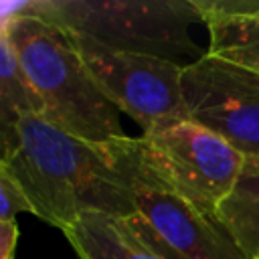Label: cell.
Returning a JSON list of instances; mask_svg holds the SVG:
<instances>
[{
    "label": "cell",
    "mask_w": 259,
    "mask_h": 259,
    "mask_svg": "<svg viewBox=\"0 0 259 259\" xmlns=\"http://www.w3.org/2000/svg\"><path fill=\"white\" fill-rule=\"evenodd\" d=\"M0 172L22 188L32 214L59 231L87 212L119 219L136 212L130 180L107 144L75 138L38 115H24L0 134Z\"/></svg>",
    "instance_id": "6da1fadb"
},
{
    "label": "cell",
    "mask_w": 259,
    "mask_h": 259,
    "mask_svg": "<svg viewBox=\"0 0 259 259\" xmlns=\"http://www.w3.org/2000/svg\"><path fill=\"white\" fill-rule=\"evenodd\" d=\"M0 30L16 49L47 121L99 146L127 136L119 121L121 111L95 83L65 28L36 16H20L0 22Z\"/></svg>",
    "instance_id": "7a4b0ae2"
},
{
    "label": "cell",
    "mask_w": 259,
    "mask_h": 259,
    "mask_svg": "<svg viewBox=\"0 0 259 259\" xmlns=\"http://www.w3.org/2000/svg\"><path fill=\"white\" fill-rule=\"evenodd\" d=\"M36 16L61 28L83 32L119 51L154 55L184 65L204 53L188 28L202 22L192 0H20L0 4V22ZM186 67V65H184Z\"/></svg>",
    "instance_id": "3957f363"
},
{
    "label": "cell",
    "mask_w": 259,
    "mask_h": 259,
    "mask_svg": "<svg viewBox=\"0 0 259 259\" xmlns=\"http://www.w3.org/2000/svg\"><path fill=\"white\" fill-rule=\"evenodd\" d=\"M115 166L132 186L136 212L125 219L134 233L164 259H247L229 231L180 190L148 158L142 140L125 136L107 144Z\"/></svg>",
    "instance_id": "277c9868"
},
{
    "label": "cell",
    "mask_w": 259,
    "mask_h": 259,
    "mask_svg": "<svg viewBox=\"0 0 259 259\" xmlns=\"http://www.w3.org/2000/svg\"><path fill=\"white\" fill-rule=\"evenodd\" d=\"M67 32L105 97L130 115L142 127V134L188 119L182 97L184 65L154 55L111 49L83 32Z\"/></svg>",
    "instance_id": "5b68a950"
},
{
    "label": "cell",
    "mask_w": 259,
    "mask_h": 259,
    "mask_svg": "<svg viewBox=\"0 0 259 259\" xmlns=\"http://www.w3.org/2000/svg\"><path fill=\"white\" fill-rule=\"evenodd\" d=\"M140 140L166 180L210 212L231 194L247 162L227 140L190 119L142 134Z\"/></svg>",
    "instance_id": "8992f818"
},
{
    "label": "cell",
    "mask_w": 259,
    "mask_h": 259,
    "mask_svg": "<svg viewBox=\"0 0 259 259\" xmlns=\"http://www.w3.org/2000/svg\"><path fill=\"white\" fill-rule=\"evenodd\" d=\"M182 97L190 121L259 156V73L204 53L184 67Z\"/></svg>",
    "instance_id": "52a82bcc"
},
{
    "label": "cell",
    "mask_w": 259,
    "mask_h": 259,
    "mask_svg": "<svg viewBox=\"0 0 259 259\" xmlns=\"http://www.w3.org/2000/svg\"><path fill=\"white\" fill-rule=\"evenodd\" d=\"M63 235L79 259H164L119 217L87 212Z\"/></svg>",
    "instance_id": "ba28073f"
},
{
    "label": "cell",
    "mask_w": 259,
    "mask_h": 259,
    "mask_svg": "<svg viewBox=\"0 0 259 259\" xmlns=\"http://www.w3.org/2000/svg\"><path fill=\"white\" fill-rule=\"evenodd\" d=\"M217 217L243 255L259 259V162L255 158H247L235 188L219 204Z\"/></svg>",
    "instance_id": "9c48e42d"
},
{
    "label": "cell",
    "mask_w": 259,
    "mask_h": 259,
    "mask_svg": "<svg viewBox=\"0 0 259 259\" xmlns=\"http://www.w3.org/2000/svg\"><path fill=\"white\" fill-rule=\"evenodd\" d=\"M206 53L259 73V10L231 16H206Z\"/></svg>",
    "instance_id": "30bf717a"
},
{
    "label": "cell",
    "mask_w": 259,
    "mask_h": 259,
    "mask_svg": "<svg viewBox=\"0 0 259 259\" xmlns=\"http://www.w3.org/2000/svg\"><path fill=\"white\" fill-rule=\"evenodd\" d=\"M42 101L30 83L16 49L0 30V134L10 130L24 115L42 117Z\"/></svg>",
    "instance_id": "8fae6325"
},
{
    "label": "cell",
    "mask_w": 259,
    "mask_h": 259,
    "mask_svg": "<svg viewBox=\"0 0 259 259\" xmlns=\"http://www.w3.org/2000/svg\"><path fill=\"white\" fill-rule=\"evenodd\" d=\"M18 212H30L32 206L22 188L4 172H0V221H16Z\"/></svg>",
    "instance_id": "7c38bea8"
},
{
    "label": "cell",
    "mask_w": 259,
    "mask_h": 259,
    "mask_svg": "<svg viewBox=\"0 0 259 259\" xmlns=\"http://www.w3.org/2000/svg\"><path fill=\"white\" fill-rule=\"evenodd\" d=\"M18 243L16 221H0V259H14Z\"/></svg>",
    "instance_id": "4fadbf2b"
},
{
    "label": "cell",
    "mask_w": 259,
    "mask_h": 259,
    "mask_svg": "<svg viewBox=\"0 0 259 259\" xmlns=\"http://www.w3.org/2000/svg\"><path fill=\"white\" fill-rule=\"evenodd\" d=\"M255 160H257V162H259V156H257V158H255Z\"/></svg>",
    "instance_id": "5bb4252c"
}]
</instances>
